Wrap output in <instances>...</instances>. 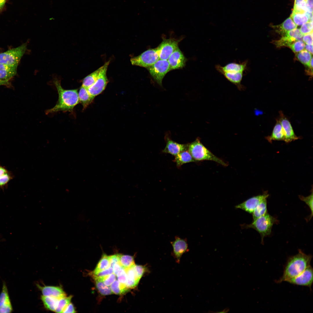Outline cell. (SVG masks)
Returning <instances> with one entry per match:
<instances>
[{"instance_id":"30bf717a","label":"cell","mask_w":313,"mask_h":313,"mask_svg":"<svg viewBox=\"0 0 313 313\" xmlns=\"http://www.w3.org/2000/svg\"><path fill=\"white\" fill-rule=\"evenodd\" d=\"M286 282L294 285L308 287L311 290L313 282L312 267L310 265L300 274Z\"/></svg>"},{"instance_id":"7dc6e473","label":"cell","mask_w":313,"mask_h":313,"mask_svg":"<svg viewBox=\"0 0 313 313\" xmlns=\"http://www.w3.org/2000/svg\"><path fill=\"white\" fill-rule=\"evenodd\" d=\"M76 312L73 305L70 303L65 308L63 313H75Z\"/></svg>"},{"instance_id":"e0dca14e","label":"cell","mask_w":313,"mask_h":313,"mask_svg":"<svg viewBox=\"0 0 313 313\" xmlns=\"http://www.w3.org/2000/svg\"><path fill=\"white\" fill-rule=\"evenodd\" d=\"M166 146L162 152L174 156L181 152L188 150V144H180L172 141L167 134L165 137Z\"/></svg>"},{"instance_id":"db71d44e","label":"cell","mask_w":313,"mask_h":313,"mask_svg":"<svg viewBox=\"0 0 313 313\" xmlns=\"http://www.w3.org/2000/svg\"><path fill=\"white\" fill-rule=\"evenodd\" d=\"M229 309L226 308H225V309H224L223 310V311H222L221 312H218V313H226V312H228L229 311Z\"/></svg>"},{"instance_id":"1f68e13d","label":"cell","mask_w":313,"mask_h":313,"mask_svg":"<svg viewBox=\"0 0 313 313\" xmlns=\"http://www.w3.org/2000/svg\"><path fill=\"white\" fill-rule=\"evenodd\" d=\"M267 213V199L262 201L256 206L252 214L253 221Z\"/></svg>"},{"instance_id":"f5cc1de1","label":"cell","mask_w":313,"mask_h":313,"mask_svg":"<svg viewBox=\"0 0 313 313\" xmlns=\"http://www.w3.org/2000/svg\"><path fill=\"white\" fill-rule=\"evenodd\" d=\"M6 0H0V9L4 5Z\"/></svg>"},{"instance_id":"f6af8a7d","label":"cell","mask_w":313,"mask_h":313,"mask_svg":"<svg viewBox=\"0 0 313 313\" xmlns=\"http://www.w3.org/2000/svg\"><path fill=\"white\" fill-rule=\"evenodd\" d=\"M120 254H117L108 256L110 266L113 268V265L116 263L119 262Z\"/></svg>"},{"instance_id":"8fae6325","label":"cell","mask_w":313,"mask_h":313,"mask_svg":"<svg viewBox=\"0 0 313 313\" xmlns=\"http://www.w3.org/2000/svg\"><path fill=\"white\" fill-rule=\"evenodd\" d=\"M299 29L295 28L287 32L279 40L273 41L277 47H289L294 42L302 40L303 36Z\"/></svg>"},{"instance_id":"277c9868","label":"cell","mask_w":313,"mask_h":313,"mask_svg":"<svg viewBox=\"0 0 313 313\" xmlns=\"http://www.w3.org/2000/svg\"><path fill=\"white\" fill-rule=\"evenodd\" d=\"M277 221L276 219L267 212L258 218L250 224L245 225V228H252L260 234L261 243H263L264 237L271 234L272 227Z\"/></svg>"},{"instance_id":"4fadbf2b","label":"cell","mask_w":313,"mask_h":313,"mask_svg":"<svg viewBox=\"0 0 313 313\" xmlns=\"http://www.w3.org/2000/svg\"><path fill=\"white\" fill-rule=\"evenodd\" d=\"M280 117L279 119L281 125L284 135V140L286 143H289L299 139L295 134L290 122L285 116L282 111L279 112Z\"/></svg>"},{"instance_id":"5b68a950","label":"cell","mask_w":313,"mask_h":313,"mask_svg":"<svg viewBox=\"0 0 313 313\" xmlns=\"http://www.w3.org/2000/svg\"><path fill=\"white\" fill-rule=\"evenodd\" d=\"M27 43L0 53V63L10 65H18L27 49Z\"/></svg>"},{"instance_id":"484cf974","label":"cell","mask_w":313,"mask_h":313,"mask_svg":"<svg viewBox=\"0 0 313 313\" xmlns=\"http://www.w3.org/2000/svg\"><path fill=\"white\" fill-rule=\"evenodd\" d=\"M284 135L283 128L279 119L276 120V123L273 128L270 135L266 137V139L269 142L273 140L283 141Z\"/></svg>"},{"instance_id":"3957f363","label":"cell","mask_w":313,"mask_h":313,"mask_svg":"<svg viewBox=\"0 0 313 313\" xmlns=\"http://www.w3.org/2000/svg\"><path fill=\"white\" fill-rule=\"evenodd\" d=\"M188 150L196 161H211L224 166L227 165L223 160L217 157L207 148L201 143L198 137L194 141L188 144Z\"/></svg>"},{"instance_id":"9c48e42d","label":"cell","mask_w":313,"mask_h":313,"mask_svg":"<svg viewBox=\"0 0 313 313\" xmlns=\"http://www.w3.org/2000/svg\"><path fill=\"white\" fill-rule=\"evenodd\" d=\"M179 40L170 38L164 39L156 48L159 59L167 60L171 54L178 47Z\"/></svg>"},{"instance_id":"7bdbcfd3","label":"cell","mask_w":313,"mask_h":313,"mask_svg":"<svg viewBox=\"0 0 313 313\" xmlns=\"http://www.w3.org/2000/svg\"><path fill=\"white\" fill-rule=\"evenodd\" d=\"M118 280L121 283L125 284L127 280V275L125 269L122 268L116 275Z\"/></svg>"},{"instance_id":"d590c367","label":"cell","mask_w":313,"mask_h":313,"mask_svg":"<svg viewBox=\"0 0 313 313\" xmlns=\"http://www.w3.org/2000/svg\"><path fill=\"white\" fill-rule=\"evenodd\" d=\"M93 279L95 282L96 288L101 295H107L113 294L109 286L105 285L103 282L96 279Z\"/></svg>"},{"instance_id":"603a6c76","label":"cell","mask_w":313,"mask_h":313,"mask_svg":"<svg viewBox=\"0 0 313 313\" xmlns=\"http://www.w3.org/2000/svg\"><path fill=\"white\" fill-rule=\"evenodd\" d=\"M290 17L297 26L302 25L308 21H312V13L296 12L292 11Z\"/></svg>"},{"instance_id":"9a60e30c","label":"cell","mask_w":313,"mask_h":313,"mask_svg":"<svg viewBox=\"0 0 313 313\" xmlns=\"http://www.w3.org/2000/svg\"><path fill=\"white\" fill-rule=\"evenodd\" d=\"M167 60L172 70L183 68L185 65L187 59L178 47Z\"/></svg>"},{"instance_id":"816d5d0a","label":"cell","mask_w":313,"mask_h":313,"mask_svg":"<svg viewBox=\"0 0 313 313\" xmlns=\"http://www.w3.org/2000/svg\"><path fill=\"white\" fill-rule=\"evenodd\" d=\"M313 45H309L306 44L305 45V48L309 52L312 54H313Z\"/></svg>"},{"instance_id":"bcb514c9","label":"cell","mask_w":313,"mask_h":313,"mask_svg":"<svg viewBox=\"0 0 313 313\" xmlns=\"http://www.w3.org/2000/svg\"><path fill=\"white\" fill-rule=\"evenodd\" d=\"M302 40L303 42L307 44L313 45V32L304 34Z\"/></svg>"},{"instance_id":"ba28073f","label":"cell","mask_w":313,"mask_h":313,"mask_svg":"<svg viewBox=\"0 0 313 313\" xmlns=\"http://www.w3.org/2000/svg\"><path fill=\"white\" fill-rule=\"evenodd\" d=\"M110 62V61H108L101 66L97 81L88 89L89 93L94 97L101 94L105 90L108 82L106 73Z\"/></svg>"},{"instance_id":"8992f818","label":"cell","mask_w":313,"mask_h":313,"mask_svg":"<svg viewBox=\"0 0 313 313\" xmlns=\"http://www.w3.org/2000/svg\"><path fill=\"white\" fill-rule=\"evenodd\" d=\"M156 48L150 49L139 55L132 58L130 62L133 65L147 68L159 59Z\"/></svg>"},{"instance_id":"c3c4849f","label":"cell","mask_w":313,"mask_h":313,"mask_svg":"<svg viewBox=\"0 0 313 313\" xmlns=\"http://www.w3.org/2000/svg\"><path fill=\"white\" fill-rule=\"evenodd\" d=\"M305 9L306 12L312 13L313 0H307L306 3Z\"/></svg>"},{"instance_id":"cb8c5ba5","label":"cell","mask_w":313,"mask_h":313,"mask_svg":"<svg viewBox=\"0 0 313 313\" xmlns=\"http://www.w3.org/2000/svg\"><path fill=\"white\" fill-rule=\"evenodd\" d=\"M273 27L276 32L282 36L287 32L296 28L297 26L290 16L281 24L274 26Z\"/></svg>"},{"instance_id":"ffe728a7","label":"cell","mask_w":313,"mask_h":313,"mask_svg":"<svg viewBox=\"0 0 313 313\" xmlns=\"http://www.w3.org/2000/svg\"><path fill=\"white\" fill-rule=\"evenodd\" d=\"M243 73H230L222 72L220 73L222 74L228 80L236 85L239 90L242 91L245 88L244 86L241 84Z\"/></svg>"},{"instance_id":"74e56055","label":"cell","mask_w":313,"mask_h":313,"mask_svg":"<svg viewBox=\"0 0 313 313\" xmlns=\"http://www.w3.org/2000/svg\"><path fill=\"white\" fill-rule=\"evenodd\" d=\"M92 276L93 279H96L103 282L105 285L109 286L116 279V276L113 273L101 277H98L94 275H92Z\"/></svg>"},{"instance_id":"f546056e","label":"cell","mask_w":313,"mask_h":313,"mask_svg":"<svg viewBox=\"0 0 313 313\" xmlns=\"http://www.w3.org/2000/svg\"><path fill=\"white\" fill-rule=\"evenodd\" d=\"M101 67L85 77L82 81V86L88 89L93 85L97 81Z\"/></svg>"},{"instance_id":"2e32d148","label":"cell","mask_w":313,"mask_h":313,"mask_svg":"<svg viewBox=\"0 0 313 313\" xmlns=\"http://www.w3.org/2000/svg\"><path fill=\"white\" fill-rule=\"evenodd\" d=\"M13 311L8 288L4 282L0 294V313H11Z\"/></svg>"},{"instance_id":"7c38bea8","label":"cell","mask_w":313,"mask_h":313,"mask_svg":"<svg viewBox=\"0 0 313 313\" xmlns=\"http://www.w3.org/2000/svg\"><path fill=\"white\" fill-rule=\"evenodd\" d=\"M269 194L265 192L260 195L251 197L242 203L235 206L236 208L242 209L250 214H252L257 205L263 200L267 199Z\"/></svg>"},{"instance_id":"6da1fadb","label":"cell","mask_w":313,"mask_h":313,"mask_svg":"<svg viewBox=\"0 0 313 313\" xmlns=\"http://www.w3.org/2000/svg\"><path fill=\"white\" fill-rule=\"evenodd\" d=\"M54 83L58 94V99L55 105L47 110L46 114L59 111L72 112L74 107L79 102L77 89L65 90L61 86L60 81L55 79Z\"/></svg>"},{"instance_id":"8d00e7d4","label":"cell","mask_w":313,"mask_h":313,"mask_svg":"<svg viewBox=\"0 0 313 313\" xmlns=\"http://www.w3.org/2000/svg\"><path fill=\"white\" fill-rule=\"evenodd\" d=\"M72 297V296L71 295L59 299L55 312L57 313H63L65 308L70 303Z\"/></svg>"},{"instance_id":"d6986e66","label":"cell","mask_w":313,"mask_h":313,"mask_svg":"<svg viewBox=\"0 0 313 313\" xmlns=\"http://www.w3.org/2000/svg\"><path fill=\"white\" fill-rule=\"evenodd\" d=\"M37 285L43 295L52 296L59 299L66 296L65 292L60 287L50 286H41L38 284Z\"/></svg>"},{"instance_id":"7a4b0ae2","label":"cell","mask_w":313,"mask_h":313,"mask_svg":"<svg viewBox=\"0 0 313 313\" xmlns=\"http://www.w3.org/2000/svg\"><path fill=\"white\" fill-rule=\"evenodd\" d=\"M312 258V255L306 254L299 249L297 254L288 258L284 267L283 275L276 283L286 281L300 274L310 265Z\"/></svg>"},{"instance_id":"681fc988","label":"cell","mask_w":313,"mask_h":313,"mask_svg":"<svg viewBox=\"0 0 313 313\" xmlns=\"http://www.w3.org/2000/svg\"><path fill=\"white\" fill-rule=\"evenodd\" d=\"M123 268L121 266L120 262L115 263L113 266V273L116 276L118 272Z\"/></svg>"},{"instance_id":"52a82bcc","label":"cell","mask_w":313,"mask_h":313,"mask_svg":"<svg viewBox=\"0 0 313 313\" xmlns=\"http://www.w3.org/2000/svg\"><path fill=\"white\" fill-rule=\"evenodd\" d=\"M147 69L155 81L161 86L163 78L171 70L168 60L160 59Z\"/></svg>"},{"instance_id":"7402d4cb","label":"cell","mask_w":313,"mask_h":313,"mask_svg":"<svg viewBox=\"0 0 313 313\" xmlns=\"http://www.w3.org/2000/svg\"><path fill=\"white\" fill-rule=\"evenodd\" d=\"M125 270L127 275L125 285L130 289L134 288L137 285L141 277L136 272L133 266Z\"/></svg>"},{"instance_id":"4dcf8cb0","label":"cell","mask_w":313,"mask_h":313,"mask_svg":"<svg viewBox=\"0 0 313 313\" xmlns=\"http://www.w3.org/2000/svg\"><path fill=\"white\" fill-rule=\"evenodd\" d=\"M113 293L117 295L123 294L129 292L130 288L125 284L120 283L118 280H115L110 286Z\"/></svg>"},{"instance_id":"44dd1931","label":"cell","mask_w":313,"mask_h":313,"mask_svg":"<svg viewBox=\"0 0 313 313\" xmlns=\"http://www.w3.org/2000/svg\"><path fill=\"white\" fill-rule=\"evenodd\" d=\"M17 66L0 63V79L9 81L16 75Z\"/></svg>"},{"instance_id":"d4e9b609","label":"cell","mask_w":313,"mask_h":313,"mask_svg":"<svg viewBox=\"0 0 313 313\" xmlns=\"http://www.w3.org/2000/svg\"><path fill=\"white\" fill-rule=\"evenodd\" d=\"M14 175L5 167L0 164V188L3 190L7 188L9 182L14 178Z\"/></svg>"},{"instance_id":"e575fe53","label":"cell","mask_w":313,"mask_h":313,"mask_svg":"<svg viewBox=\"0 0 313 313\" xmlns=\"http://www.w3.org/2000/svg\"><path fill=\"white\" fill-rule=\"evenodd\" d=\"M119 262L124 269L131 267L135 265L134 257L129 255L120 254Z\"/></svg>"},{"instance_id":"f1b7e54d","label":"cell","mask_w":313,"mask_h":313,"mask_svg":"<svg viewBox=\"0 0 313 313\" xmlns=\"http://www.w3.org/2000/svg\"><path fill=\"white\" fill-rule=\"evenodd\" d=\"M45 307L47 309L55 312L57 306L59 299L56 298L44 295L41 296Z\"/></svg>"},{"instance_id":"ac0fdd59","label":"cell","mask_w":313,"mask_h":313,"mask_svg":"<svg viewBox=\"0 0 313 313\" xmlns=\"http://www.w3.org/2000/svg\"><path fill=\"white\" fill-rule=\"evenodd\" d=\"M247 61L242 63L232 62L229 63L223 66L218 64L215 65L216 70L219 73L222 72L230 73L243 72L246 69Z\"/></svg>"},{"instance_id":"b9f144b4","label":"cell","mask_w":313,"mask_h":313,"mask_svg":"<svg viewBox=\"0 0 313 313\" xmlns=\"http://www.w3.org/2000/svg\"><path fill=\"white\" fill-rule=\"evenodd\" d=\"M299 30L303 35L313 32L312 21H309L303 24Z\"/></svg>"},{"instance_id":"83f0119b","label":"cell","mask_w":313,"mask_h":313,"mask_svg":"<svg viewBox=\"0 0 313 313\" xmlns=\"http://www.w3.org/2000/svg\"><path fill=\"white\" fill-rule=\"evenodd\" d=\"M174 161L178 168L185 163L196 161L193 159L188 150L183 151L175 156Z\"/></svg>"},{"instance_id":"f907efd6","label":"cell","mask_w":313,"mask_h":313,"mask_svg":"<svg viewBox=\"0 0 313 313\" xmlns=\"http://www.w3.org/2000/svg\"><path fill=\"white\" fill-rule=\"evenodd\" d=\"M5 85L8 87L11 86V83L9 81L3 80L0 79V86Z\"/></svg>"},{"instance_id":"d6a6232c","label":"cell","mask_w":313,"mask_h":313,"mask_svg":"<svg viewBox=\"0 0 313 313\" xmlns=\"http://www.w3.org/2000/svg\"><path fill=\"white\" fill-rule=\"evenodd\" d=\"M298 60L303 64L308 67L312 58V54L306 50H303L296 54Z\"/></svg>"},{"instance_id":"ab89813d","label":"cell","mask_w":313,"mask_h":313,"mask_svg":"<svg viewBox=\"0 0 313 313\" xmlns=\"http://www.w3.org/2000/svg\"><path fill=\"white\" fill-rule=\"evenodd\" d=\"M299 197L302 201H304L308 206L311 211V214L309 218V220H310L313 216V192L312 191L311 194L309 196L305 197L299 195Z\"/></svg>"},{"instance_id":"4316f807","label":"cell","mask_w":313,"mask_h":313,"mask_svg":"<svg viewBox=\"0 0 313 313\" xmlns=\"http://www.w3.org/2000/svg\"><path fill=\"white\" fill-rule=\"evenodd\" d=\"M78 96L79 102L83 105V109L86 108L92 102L94 98L89 93L87 88L82 86L79 90Z\"/></svg>"},{"instance_id":"f35d334b","label":"cell","mask_w":313,"mask_h":313,"mask_svg":"<svg viewBox=\"0 0 313 313\" xmlns=\"http://www.w3.org/2000/svg\"><path fill=\"white\" fill-rule=\"evenodd\" d=\"M307 0H295L293 12H306L305 6Z\"/></svg>"},{"instance_id":"ee69618b","label":"cell","mask_w":313,"mask_h":313,"mask_svg":"<svg viewBox=\"0 0 313 313\" xmlns=\"http://www.w3.org/2000/svg\"><path fill=\"white\" fill-rule=\"evenodd\" d=\"M113 273V269L111 267L101 270L95 274H92L98 277H101L107 276Z\"/></svg>"},{"instance_id":"60d3db41","label":"cell","mask_w":313,"mask_h":313,"mask_svg":"<svg viewBox=\"0 0 313 313\" xmlns=\"http://www.w3.org/2000/svg\"><path fill=\"white\" fill-rule=\"evenodd\" d=\"M305 43L302 40L296 41L291 44L289 47L295 53L299 52L305 48Z\"/></svg>"},{"instance_id":"836d02e7","label":"cell","mask_w":313,"mask_h":313,"mask_svg":"<svg viewBox=\"0 0 313 313\" xmlns=\"http://www.w3.org/2000/svg\"><path fill=\"white\" fill-rule=\"evenodd\" d=\"M109 267L110 266L108 256L105 253H103L95 269L92 272L91 274H95Z\"/></svg>"},{"instance_id":"5bb4252c","label":"cell","mask_w":313,"mask_h":313,"mask_svg":"<svg viewBox=\"0 0 313 313\" xmlns=\"http://www.w3.org/2000/svg\"><path fill=\"white\" fill-rule=\"evenodd\" d=\"M170 243L173 247V254L176 262L179 263L182 255L189 250L187 240L176 236L175 237V240L171 241Z\"/></svg>"}]
</instances>
